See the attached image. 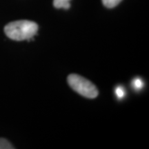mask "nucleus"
<instances>
[{
    "label": "nucleus",
    "mask_w": 149,
    "mask_h": 149,
    "mask_svg": "<svg viewBox=\"0 0 149 149\" xmlns=\"http://www.w3.org/2000/svg\"><path fill=\"white\" fill-rule=\"evenodd\" d=\"M115 93H116L117 97L120 99L124 97V96L125 95V91L122 86H117L115 88Z\"/></svg>",
    "instance_id": "0eeeda50"
},
{
    "label": "nucleus",
    "mask_w": 149,
    "mask_h": 149,
    "mask_svg": "<svg viewBox=\"0 0 149 149\" xmlns=\"http://www.w3.org/2000/svg\"><path fill=\"white\" fill-rule=\"evenodd\" d=\"M70 0H53V5L56 8L68 9L70 8Z\"/></svg>",
    "instance_id": "7ed1b4c3"
},
{
    "label": "nucleus",
    "mask_w": 149,
    "mask_h": 149,
    "mask_svg": "<svg viewBox=\"0 0 149 149\" xmlns=\"http://www.w3.org/2000/svg\"><path fill=\"white\" fill-rule=\"evenodd\" d=\"M15 147L7 139L0 138V149H13Z\"/></svg>",
    "instance_id": "39448f33"
},
{
    "label": "nucleus",
    "mask_w": 149,
    "mask_h": 149,
    "mask_svg": "<svg viewBox=\"0 0 149 149\" xmlns=\"http://www.w3.org/2000/svg\"><path fill=\"white\" fill-rule=\"evenodd\" d=\"M38 25L29 20H19L10 22L4 27L5 34L15 41L29 40L37 34Z\"/></svg>",
    "instance_id": "f257e3e1"
},
{
    "label": "nucleus",
    "mask_w": 149,
    "mask_h": 149,
    "mask_svg": "<svg viewBox=\"0 0 149 149\" xmlns=\"http://www.w3.org/2000/svg\"><path fill=\"white\" fill-rule=\"evenodd\" d=\"M103 4L107 8H112L117 6L122 0H102Z\"/></svg>",
    "instance_id": "20e7f679"
},
{
    "label": "nucleus",
    "mask_w": 149,
    "mask_h": 149,
    "mask_svg": "<svg viewBox=\"0 0 149 149\" xmlns=\"http://www.w3.org/2000/svg\"><path fill=\"white\" fill-rule=\"evenodd\" d=\"M143 86H144V84H143L142 80L141 79H139V78H136L135 79H134L133 86L136 90H140V89H141V88L143 87Z\"/></svg>",
    "instance_id": "423d86ee"
},
{
    "label": "nucleus",
    "mask_w": 149,
    "mask_h": 149,
    "mask_svg": "<svg viewBox=\"0 0 149 149\" xmlns=\"http://www.w3.org/2000/svg\"><path fill=\"white\" fill-rule=\"evenodd\" d=\"M67 81L72 90L84 97L94 99L98 96V90L95 84L79 74H69Z\"/></svg>",
    "instance_id": "f03ea898"
}]
</instances>
